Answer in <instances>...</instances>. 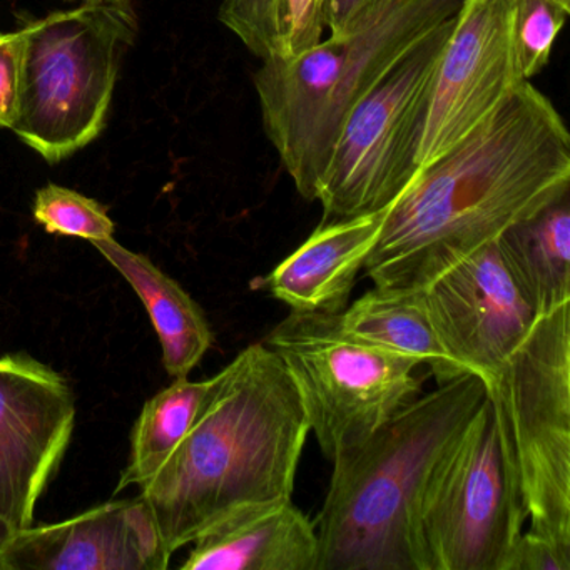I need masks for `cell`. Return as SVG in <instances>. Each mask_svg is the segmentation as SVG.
Instances as JSON below:
<instances>
[{
  "label": "cell",
  "mask_w": 570,
  "mask_h": 570,
  "mask_svg": "<svg viewBox=\"0 0 570 570\" xmlns=\"http://www.w3.org/2000/svg\"><path fill=\"white\" fill-rule=\"evenodd\" d=\"M309 425L292 379L265 343L213 376L185 439L141 487L168 552L229 517L293 500Z\"/></svg>",
  "instance_id": "obj_2"
},
{
  "label": "cell",
  "mask_w": 570,
  "mask_h": 570,
  "mask_svg": "<svg viewBox=\"0 0 570 570\" xmlns=\"http://www.w3.org/2000/svg\"><path fill=\"white\" fill-rule=\"evenodd\" d=\"M389 208L323 222L268 278L259 282L263 288L292 312L342 313L348 306L356 276L379 242Z\"/></svg>",
  "instance_id": "obj_14"
},
{
  "label": "cell",
  "mask_w": 570,
  "mask_h": 570,
  "mask_svg": "<svg viewBox=\"0 0 570 570\" xmlns=\"http://www.w3.org/2000/svg\"><path fill=\"white\" fill-rule=\"evenodd\" d=\"M517 0H462L433 72L416 141L430 165L489 119L523 82L515 45Z\"/></svg>",
  "instance_id": "obj_10"
},
{
  "label": "cell",
  "mask_w": 570,
  "mask_h": 570,
  "mask_svg": "<svg viewBox=\"0 0 570 570\" xmlns=\"http://www.w3.org/2000/svg\"><path fill=\"white\" fill-rule=\"evenodd\" d=\"M24 32H0V128L14 126L21 101Z\"/></svg>",
  "instance_id": "obj_24"
},
{
  "label": "cell",
  "mask_w": 570,
  "mask_h": 570,
  "mask_svg": "<svg viewBox=\"0 0 570 570\" xmlns=\"http://www.w3.org/2000/svg\"><path fill=\"white\" fill-rule=\"evenodd\" d=\"M209 385L212 379L203 382L178 379L145 403L132 426L131 456L116 493L131 485L142 487L158 473L195 423Z\"/></svg>",
  "instance_id": "obj_19"
},
{
  "label": "cell",
  "mask_w": 570,
  "mask_h": 570,
  "mask_svg": "<svg viewBox=\"0 0 570 570\" xmlns=\"http://www.w3.org/2000/svg\"><path fill=\"white\" fill-rule=\"evenodd\" d=\"M570 195L497 238L503 265L537 315L570 302Z\"/></svg>",
  "instance_id": "obj_17"
},
{
  "label": "cell",
  "mask_w": 570,
  "mask_h": 570,
  "mask_svg": "<svg viewBox=\"0 0 570 570\" xmlns=\"http://www.w3.org/2000/svg\"><path fill=\"white\" fill-rule=\"evenodd\" d=\"M340 322L350 335L429 366L436 385L469 375L443 350L423 292L372 289L346 306Z\"/></svg>",
  "instance_id": "obj_18"
},
{
  "label": "cell",
  "mask_w": 570,
  "mask_h": 570,
  "mask_svg": "<svg viewBox=\"0 0 570 570\" xmlns=\"http://www.w3.org/2000/svg\"><path fill=\"white\" fill-rule=\"evenodd\" d=\"M462 0H400L373 28L328 38L253 76L263 128L296 191L316 202L340 131L362 99Z\"/></svg>",
  "instance_id": "obj_4"
},
{
  "label": "cell",
  "mask_w": 570,
  "mask_h": 570,
  "mask_svg": "<svg viewBox=\"0 0 570 570\" xmlns=\"http://www.w3.org/2000/svg\"><path fill=\"white\" fill-rule=\"evenodd\" d=\"M557 4L562 6V8L570 9V0H553Z\"/></svg>",
  "instance_id": "obj_27"
},
{
  "label": "cell",
  "mask_w": 570,
  "mask_h": 570,
  "mask_svg": "<svg viewBox=\"0 0 570 570\" xmlns=\"http://www.w3.org/2000/svg\"><path fill=\"white\" fill-rule=\"evenodd\" d=\"M500 570H570V546L535 530L520 532Z\"/></svg>",
  "instance_id": "obj_22"
},
{
  "label": "cell",
  "mask_w": 570,
  "mask_h": 570,
  "mask_svg": "<svg viewBox=\"0 0 570 570\" xmlns=\"http://www.w3.org/2000/svg\"><path fill=\"white\" fill-rule=\"evenodd\" d=\"M185 570H316L315 520L293 503L252 507L195 540Z\"/></svg>",
  "instance_id": "obj_15"
},
{
  "label": "cell",
  "mask_w": 570,
  "mask_h": 570,
  "mask_svg": "<svg viewBox=\"0 0 570 570\" xmlns=\"http://www.w3.org/2000/svg\"><path fill=\"white\" fill-rule=\"evenodd\" d=\"M485 395V382L472 373L436 385L332 460L315 520L316 570H415L406 537L413 497Z\"/></svg>",
  "instance_id": "obj_3"
},
{
  "label": "cell",
  "mask_w": 570,
  "mask_h": 570,
  "mask_svg": "<svg viewBox=\"0 0 570 570\" xmlns=\"http://www.w3.org/2000/svg\"><path fill=\"white\" fill-rule=\"evenodd\" d=\"M453 18L412 49L346 119L316 195L323 222L389 208L419 171L416 141Z\"/></svg>",
  "instance_id": "obj_9"
},
{
  "label": "cell",
  "mask_w": 570,
  "mask_h": 570,
  "mask_svg": "<svg viewBox=\"0 0 570 570\" xmlns=\"http://www.w3.org/2000/svg\"><path fill=\"white\" fill-rule=\"evenodd\" d=\"M16 532H18V530H16L11 523L6 522V520L0 517V552L6 549L9 540L12 539V535H14Z\"/></svg>",
  "instance_id": "obj_25"
},
{
  "label": "cell",
  "mask_w": 570,
  "mask_h": 570,
  "mask_svg": "<svg viewBox=\"0 0 570 570\" xmlns=\"http://www.w3.org/2000/svg\"><path fill=\"white\" fill-rule=\"evenodd\" d=\"M400 0H323L330 38H350L379 24Z\"/></svg>",
  "instance_id": "obj_23"
},
{
  "label": "cell",
  "mask_w": 570,
  "mask_h": 570,
  "mask_svg": "<svg viewBox=\"0 0 570 570\" xmlns=\"http://www.w3.org/2000/svg\"><path fill=\"white\" fill-rule=\"evenodd\" d=\"M485 389L517 523L570 546V302L537 316Z\"/></svg>",
  "instance_id": "obj_5"
},
{
  "label": "cell",
  "mask_w": 570,
  "mask_h": 570,
  "mask_svg": "<svg viewBox=\"0 0 570 570\" xmlns=\"http://www.w3.org/2000/svg\"><path fill=\"white\" fill-rule=\"evenodd\" d=\"M171 557L139 493L18 530L0 552V570H165Z\"/></svg>",
  "instance_id": "obj_13"
},
{
  "label": "cell",
  "mask_w": 570,
  "mask_h": 570,
  "mask_svg": "<svg viewBox=\"0 0 570 570\" xmlns=\"http://www.w3.org/2000/svg\"><path fill=\"white\" fill-rule=\"evenodd\" d=\"M517 523L485 395L413 497L406 520L415 570H500Z\"/></svg>",
  "instance_id": "obj_8"
},
{
  "label": "cell",
  "mask_w": 570,
  "mask_h": 570,
  "mask_svg": "<svg viewBox=\"0 0 570 570\" xmlns=\"http://www.w3.org/2000/svg\"><path fill=\"white\" fill-rule=\"evenodd\" d=\"M265 345L282 360L328 460L365 442L422 389L416 360L350 335L340 313L292 312Z\"/></svg>",
  "instance_id": "obj_7"
},
{
  "label": "cell",
  "mask_w": 570,
  "mask_h": 570,
  "mask_svg": "<svg viewBox=\"0 0 570 570\" xmlns=\"http://www.w3.org/2000/svg\"><path fill=\"white\" fill-rule=\"evenodd\" d=\"M92 246L121 273L148 309L163 348V363L171 379H188L213 345V333L202 306L148 256L131 252L115 238Z\"/></svg>",
  "instance_id": "obj_16"
},
{
  "label": "cell",
  "mask_w": 570,
  "mask_h": 570,
  "mask_svg": "<svg viewBox=\"0 0 570 570\" xmlns=\"http://www.w3.org/2000/svg\"><path fill=\"white\" fill-rule=\"evenodd\" d=\"M570 195V135L527 81L466 138L419 168L365 262L375 288L422 292L510 226Z\"/></svg>",
  "instance_id": "obj_1"
},
{
  "label": "cell",
  "mask_w": 570,
  "mask_h": 570,
  "mask_svg": "<svg viewBox=\"0 0 570 570\" xmlns=\"http://www.w3.org/2000/svg\"><path fill=\"white\" fill-rule=\"evenodd\" d=\"M36 222L51 235L99 242L115 235V223L108 208L65 186L48 185L36 193Z\"/></svg>",
  "instance_id": "obj_20"
},
{
  "label": "cell",
  "mask_w": 570,
  "mask_h": 570,
  "mask_svg": "<svg viewBox=\"0 0 570 570\" xmlns=\"http://www.w3.org/2000/svg\"><path fill=\"white\" fill-rule=\"evenodd\" d=\"M132 8L96 2L22 29L21 101L12 131L48 163L101 135L122 55L136 38Z\"/></svg>",
  "instance_id": "obj_6"
},
{
  "label": "cell",
  "mask_w": 570,
  "mask_h": 570,
  "mask_svg": "<svg viewBox=\"0 0 570 570\" xmlns=\"http://www.w3.org/2000/svg\"><path fill=\"white\" fill-rule=\"evenodd\" d=\"M75 423V395L61 373L24 353L0 356V517L16 530L35 522Z\"/></svg>",
  "instance_id": "obj_11"
},
{
  "label": "cell",
  "mask_w": 570,
  "mask_h": 570,
  "mask_svg": "<svg viewBox=\"0 0 570 570\" xmlns=\"http://www.w3.org/2000/svg\"><path fill=\"white\" fill-rule=\"evenodd\" d=\"M78 2H81V4H96V2H109V0H78Z\"/></svg>",
  "instance_id": "obj_26"
},
{
  "label": "cell",
  "mask_w": 570,
  "mask_h": 570,
  "mask_svg": "<svg viewBox=\"0 0 570 570\" xmlns=\"http://www.w3.org/2000/svg\"><path fill=\"white\" fill-rule=\"evenodd\" d=\"M422 292L446 355L485 385L539 316L503 265L497 239Z\"/></svg>",
  "instance_id": "obj_12"
},
{
  "label": "cell",
  "mask_w": 570,
  "mask_h": 570,
  "mask_svg": "<svg viewBox=\"0 0 570 570\" xmlns=\"http://www.w3.org/2000/svg\"><path fill=\"white\" fill-rule=\"evenodd\" d=\"M569 14L570 9L553 0H517L515 45L527 81L549 65L553 45Z\"/></svg>",
  "instance_id": "obj_21"
}]
</instances>
